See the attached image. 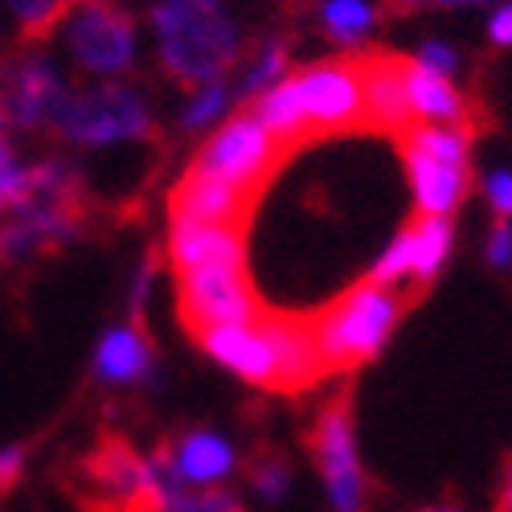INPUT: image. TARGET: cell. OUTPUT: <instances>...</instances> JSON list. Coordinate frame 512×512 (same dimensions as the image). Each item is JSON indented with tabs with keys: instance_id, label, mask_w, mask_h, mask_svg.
Here are the masks:
<instances>
[{
	"instance_id": "cell-31",
	"label": "cell",
	"mask_w": 512,
	"mask_h": 512,
	"mask_svg": "<svg viewBox=\"0 0 512 512\" xmlns=\"http://www.w3.org/2000/svg\"><path fill=\"white\" fill-rule=\"evenodd\" d=\"M467 5H484V0H402L398 9H467Z\"/></svg>"
},
{
	"instance_id": "cell-10",
	"label": "cell",
	"mask_w": 512,
	"mask_h": 512,
	"mask_svg": "<svg viewBox=\"0 0 512 512\" xmlns=\"http://www.w3.org/2000/svg\"><path fill=\"white\" fill-rule=\"evenodd\" d=\"M312 459L324 480V496L332 512H365L369 504V480L361 467L357 435H353V406L340 394L332 398L316 426H312Z\"/></svg>"
},
{
	"instance_id": "cell-30",
	"label": "cell",
	"mask_w": 512,
	"mask_h": 512,
	"mask_svg": "<svg viewBox=\"0 0 512 512\" xmlns=\"http://www.w3.org/2000/svg\"><path fill=\"white\" fill-rule=\"evenodd\" d=\"M488 37H492V46H504V50L512 46V0L492 13V21H488Z\"/></svg>"
},
{
	"instance_id": "cell-7",
	"label": "cell",
	"mask_w": 512,
	"mask_h": 512,
	"mask_svg": "<svg viewBox=\"0 0 512 512\" xmlns=\"http://www.w3.org/2000/svg\"><path fill=\"white\" fill-rule=\"evenodd\" d=\"M54 33L70 62L99 78H119L140 58V25L119 0H70Z\"/></svg>"
},
{
	"instance_id": "cell-22",
	"label": "cell",
	"mask_w": 512,
	"mask_h": 512,
	"mask_svg": "<svg viewBox=\"0 0 512 512\" xmlns=\"http://www.w3.org/2000/svg\"><path fill=\"white\" fill-rule=\"evenodd\" d=\"M70 0H0V9H5V17L13 21L17 37L25 41H41V37H50L62 21Z\"/></svg>"
},
{
	"instance_id": "cell-16",
	"label": "cell",
	"mask_w": 512,
	"mask_h": 512,
	"mask_svg": "<svg viewBox=\"0 0 512 512\" xmlns=\"http://www.w3.org/2000/svg\"><path fill=\"white\" fill-rule=\"evenodd\" d=\"M402 99L410 127L435 123V127H467V99L447 74H435L418 66L414 58H402Z\"/></svg>"
},
{
	"instance_id": "cell-27",
	"label": "cell",
	"mask_w": 512,
	"mask_h": 512,
	"mask_svg": "<svg viewBox=\"0 0 512 512\" xmlns=\"http://www.w3.org/2000/svg\"><path fill=\"white\" fill-rule=\"evenodd\" d=\"M484 193H488L496 222H508L512 218V168H496V173L484 181Z\"/></svg>"
},
{
	"instance_id": "cell-2",
	"label": "cell",
	"mask_w": 512,
	"mask_h": 512,
	"mask_svg": "<svg viewBox=\"0 0 512 512\" xmlns=\"http://www.w3.org/2000/svg\"><path fill=\"white\" fill-rule=\"evenodd\" d=\"M267 123V132L291 148L308 136L349 132L365 123V78L361 58H332L287 70L271 91H263L250 107Z\"/></svg>"
},
{
	"instance_id": "cell-4",
	"label": "cell",
	"mask_w": 512,
	"mask_h": 512,
	"mask_svg": "<svg viewBox=\"0 0 512 512\" xmlns=\"http://www.w3.org/2000/svg\"><path fill=\"white\" fill-rule=\"evenodd\" d=\"M410 295L386 283H357L349 291H340L336 300L316 312L312 324V340H316V353L324 373H340V369H357L365 361H373L386 340L394 336L402 312H406Z\"/></svg>"
},
{
	"instance_id": "cell-11",
	"label": "cell",
	"mask_w": 512,
	"mask_h": 512,
	"mask_svg": "<svg viewBox=\"0 0 512 512\" xmlns=\"http://www.w3.org/2000/svg\"><path fill=\"white\" fill-rule=\"evenodd\" d=\"M177 304L181 320L193 336L218 324H238L259 316V300L246 275V263H213V267H193L177 271Z\"/></svg>"
},
{
	"instance_id": "cell-23",
	"label": "cell",
	"mask_w": 512,
	"mask_h": 512,
	"mask_svg": "<svg viewBox=\"0 0 512 512\" xmlns=\"http://www.w3.org/2000/svg\"><path fill=\"white\" fill-rule=\"evenodd\" d=\"M33 197V164H25L9 140V132H0V222L13 209H21Z\"/></svg>"
},
{
	"instance_id": "cell-26",
	"label": "cell",
	"mask_w": 512,
	"mask_h": 512,
	"mask_svg": "<svg viewBox=\"0 0 512 512\" xmlns=\"http://www.w3.org/2000/svg\"><path fill=\"white\" fill-rule=\"evenodd\" d=\"M414 62L426 66V70H435V74H447V78L459 74V50L447 46V41H422L418 54H414Z\"/></svg>"
},
{
	"instance_id": "cell-18",
	"label": "cell",
	"mask_w": 512,
	"mask_h": 512,
	"mask_svg": "<svg viewBox=\"0 0 512 512\" xmlns=\"http://www.w3.org/2000/svg\"><path fill=\"white\" fill-rule=\"evenodd\" d=\"M152 345L140 332V324H119L111 328L99 349H95V377L103 386H140L152 373Z\"/></svg>"
},
{
	"instance_id": "cell-15",
	"label": "cell",
	"mask_w": 512,
	"mask_h": 512,
	"mask_svg": "<svg viewBox=\"0 0 512 512\" xmlns=\"http://www.w3.org/2000/svg\"><path fill=\"white\" fill-rule=\"evenodd\" d=\"M250 205V193L213 177V173H201V168L189 164V173L173 185L168 193V218H185V222H218V226H238V218Z\"/></svg>"
},
{
	"instance_id": "cell-9",
	"label": "cell",
	"mask_w": 512,
	"mask_h": 512,
	"mask_svg": "<svg viewBox=\"0 0 512 512\" xmlns=\"http://www.w3.org/2000/svg\"><path fill=\"white\" fill-rule=\"evenodd\" d=\"M283 152L287 148L267 132V123L259 115L238 111V115L218 123V132H209V140L193 156V168L222 177V181H230L254 197L263 189V181L275 173Z\"/></svg>"
},
{
	"instance_id": "cell-17",
	"label": "cell",
	"mask_w": 512,
	"mask_h": 512,
	"mask_svg": "<svg viewBox=\"0 0 512 512\" xmlns=\"http://www.w3.org/2000/svg\"><path fill=\"white\" fill-rule=\"evenodd\" d=\"M168 259H173V271H193V267H213V263H246V242H242L238 226L173 218V230H168Z\"/></svg>"
},
{
	"instance_id": "cell-24",
	"label": "cell",
	"mask_w": 512,
	"mask_h": 512,
	"mask_svg": "<svg viewBox=\"0 0 512 512\" xmlns=\"http://www.w3.org/2000/svg\"><path fill=\"white\" fill-rule=\"evenodd\" d=\"M160 512H246L230 488H168Z\"/></svg>"
},
{
	"instance_id": "cell-13",
	"label": "cell",
	"mask_w": 512,
	"mask_h": 512,
	"mask_svg": "<svg viewBox=\"0 0 512 512\" xmlns=\"http://www.w3.org/2000/svg\"><path fill=\"white\" fill-rule=\"evenodd\" d=\"M451 254V222L447 218H418L377 254V263L369 271L373 283H386V287H406V295L414 300V295L431 283L443 263Z\"/></svg>"
},
{
	"instance_id": "cell-28",
	"label": "cell",
	"mask_w": 512,
	"mask_h": 512,
	"mask_svg": "<svg viewBox=\"0 0 512 512\" xmlns=\"http://www.w3.org/2000/svg\"><path fill=\"white\" fill-rule=\"evenodd\" d=\"M488 263H492L496 271H508V267H512V226H508V222H496V226H492Z\"/></svg>"
},
{
	"instance_id": "cell-8",
	"label": "cell",
	"mask_w": 512,
	"mask_h": 512,
	"mask_svg": "<svg viewBox=\"0 0 512 512\" xmlns=\"http://www.w3.org/2000/svg\"><path fill=\"white\" fill-rule=\"evenodd\" d=\"M168 480L160 476L156 459H144L123 439L99 443L82 463L78 496L91 512H160Z\"/></svg>"
},
{
	"instance_id": "cell-33",
	"label": "cell",
	"mask_w": 512,
	"mask_h": 512,
	"mask_svg": "<svg viewBox=\"0 0 512 512\" xmlns=\"http://www.w3.org/2000/svg\"><path fill=\"white\" fill-rule=\"evenodd\" d=\"M422 512H463V508H451V504H435V508H422Z\"/></svg>"
},
{
	"instance_id": "cell-14",
	"label": "cell",
	"mask_w": 512,
	"mask_h": 512,
	"mask_svg": "<svg viewBox=\"0 0 512 512\" xmlns=\"http://www.w3.org/2000/svg\"><path fill=\"white\" fill-rule=\"evenodd\" d=\"M156 467L168 488H218L226 476H234L238 451L213 431H185L156 455Z\"/></svg>"
},
{
	"instance_id": "cell-19",
	"label": "cell",
	"mask_w": 512,
	"mask_h": 512,
	"mask_svg": "<svg viewBox=\"0 0 512 512\" xmlns=\"http://www.w3.org/2000/svg\"><path fill=\"white\" fill-rule=\"evenodd\" d=\"M291 66V46L283 37H267L254 50H246V58L238 62V78H234V99L254 103L263 91H271L275 82L287 74Z\"/></svg>"
},
{
	"instance_id": "cell-29",
	"label": "cell",
	"mask_w": 512,
	"mask_h": 512,
	"mask_svg": "<svg viewBox=\"0 0 512 512\" xmlns=\"http://www.w3.org/2000/svg\"><path fill=\"white\" fill-rule=\"evenodd\" d=\"M25 472V447H5L0 451V496H5Z\"/></svg>"
},
{
	"instance_id": "cell-6",
	"label": "cell",
	"mask_w": 512,
	"mask_h": 512,
	"mask_svg": "<svg viewBox=\"0 0 512 512\" xmlns=\"http://www.w3.org/2000/svg\"><path fill=\"white\" fill-rule=\"evenodd\" d=\"M410 193L422 218H451V209L467 193V164H472V136L467 127L414 123L398 136Z\"/></svg>"
},
{
	"instance_id": "cell-5",
	"label": "cell",
	"mask_w": 512,
	"mask_h": 512,
	"mask_svg": "<svg viewBox=\"0 0 512 512\" xmlns=\"http://www.w3.org/2000/svg\"><path fill=\"white\" fill-rule=\"evenodd\" d=\"M54 132L74 148H119L156 136V115L148 99L119 78H99L87 91H70Z\"/></svg>"
},
{
	"instance_id": "cell-32",
	"label": "cell",
	"mask_w": 512,
	"mask_h": 512,
	"mask_svg": "<svg viewBox=\"0 0 512 512\" xmlns=\"http://www.w3.org/2000/svg\"><path fill=\"white\" fill-rule=\"evenodd\" d=\"M496 512H512V467H508V476H504V488H500Z\"/></svg>"
},
{
	"instance_id": "cell-21",
	"label": "cell",
	"mask_w": 512,
	"mask_h": 512,
	"mask_svg": "<svg viewBox=\"0 0 512 512\" xmlns=\"http://www.w3.org/2000/svg\"><path fill=\"white\" fill-rule=\"evenodd\" d=\"M316 17H320V25L332 41H340V46H357V41L373 29L377 9H373V0H320Z\"/></svg>"
},
{
	"instance_id": "cell-20",
	"label": "cell",
	"mask_w": 512,
	"mask_h": 512,
	"mask_svg": "<svg viewBox=\"0 0 512 512\" xmlns=\"http://www.w3.org/2000/svg\"><path fill=\"white\" fill-rule=\"evenodd\" d=\"M230 103H234V82H230V78L205 82V87L189 91V99H185V107H181L177 127H181L185 136H201V132H209V127H218V123L226 119Z\"/></svg>"
},
{
	"instance_id": "cell-3",
	"label": "cell",
	"mask_w": 512,
	"mask_h": 512,
	"mask_svg": "<svg viewBox=\"0 0 512 512\" xmlns=\"http://www.w3.org/2000/svg\"><path fill=\"white\" fill-rule=\"evenodd\" d=\"M160 70L189 95L230 78L246 58V37L226 0H156L148 9Z\"/></svg>"
},
{
	"instance_id": "cell-12",
	"label": "cell",
	"mask_w": 512,
	"mask_h": 512,
	"mask_svg": "<svg viewBox=\"0 0 512 512\" xmlns=\"http://www.w3.org/2000/svg\"><path fill=\"white\" fill-rule=\"evenodd\" d=\"M70 91L66 74L46 54L21 58L0 78V132H54Z\"/></svg>"
},
{
	"instance_id": "cell-25",
	"label": "cell",
	"mask_w": 512,
	"mask_h": 512,
	"mask_svg": "<svg viewBox=\"0 0 512 512\" xmlns=\"http://www.w3.org/2000/svg\"><path fill=\"white\" fill-rule=\"evenodd\" d=\"M250 484H254V492H259L263 500H279V496L291 488V467H287L283 459L267 455V459H259V463H254Z\"/></svg>"
},
{
	"instance_id": "cell-1",
	"label": "cell",
	"mask_w": 512,
	"mask_h": 512,
	"mask_svg": "<svg viewBox=\"0 0 512 512\" xmlns=\"http://www.w3.org/2000/svg\"><path fill=\"white\" fill-rule=\"evenodd\" d=\"M197 340L209 353V361H218L222 369L242 377L246 386H259V390L295 394L328 377L312 340V324L304 316L263 312L238 324L205 328Z\"/></svg>"
}]
</instances>
